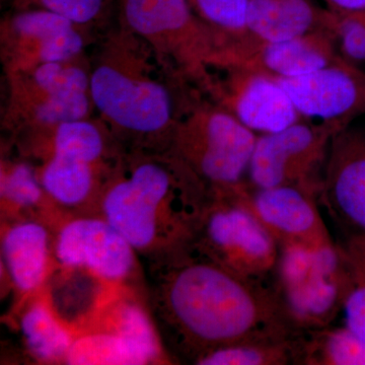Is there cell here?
<instances>
[{
	"label": "cell",
	"mask_w": 365,
	"mask_h": 365,
	"mask_svg": "<svg viewBox=\"0 0 365 365\" xmlns=\"http://www.w3.org/2000/svg\"><path fill=\"white\" fill-rule=\"evenodd\" d=\"M153 307L179 360L195 364L242 341L297 332L273 282L242 277L190 242L151 260Z\"/></svg>",
	"instance_id": "1"
},
{
	"label": "cell",
	"mask_w": 365,
	"mask_h": 365,
	"mask_svg": "<svg viewBox=\"0 0 365 365\" xmlns=\"http://www.w3.org/2000/svg\"><path fill=\"white\" fill-rule=\"evenodd\" d=\"M93 46L96 115L125 153L165 155L190 88L176 85L148 45L120 24L110 26Z\"/></svg>",
	"instance_id": "2"
},
{
	"label": "cell",
	"mask_w": 365,
	"mask_h": 365,
	"mask_svg": "<svg viewBox=\"0 0 365 365\" xmlns=\"http://www.w3.org/2000/svg\"><path fill=\"white\" fill-rule=\"evenodd\" d=\"M211 197L173 158L126 153L98 202L136 253L155 260L193 237Z\"/></svg>",
	"instance_id": "3"
},
{
	"label": "cell",
	"mask_w": 365,
	"mask_h": 365,
	"mask_svg": "<svg viewBox=\"0 0 365 365\" xmlns=\"http://www.w3.org/2000/svg\"><path fill=\"white\" fill-rule=\"evenodd\" d=\"M258 134L199 93L190 91L163 155L176 160L210 192L230 193L247 182Z\"/></svg>",
	"instance_id": "4"
},
{
	"label": "cell",
	"mask_w": 365,
	"mask_h": 365,
	"mask_svg": "<svg viewBox=\"0 0 365 365\" xmlns=\"http://www.w3.org/2000/svg\"><path fill=\"white\" fill-rule=\"evenodd\" d=\"M117 23L153 50L176 85L207 95L225 42L187 0H117Z\"/></svg>",
	"instance_id": "5"
},
{
	"label": "cell",
	"mask_w": 365,
	"mask_h": 365,
	"mask_svg": "<svg viewBox=\"0 0 365 365\" xmlns=\"http://www.w3.org/2000/svg\"><path fill=\"white\" fill-rule=\"evenodd\" d=\"M91 55L4 76L1 126L11 138L21 132L96 115L91 93Z\"/></svg>",
	"instance_id": "6"
},
{
	"label": "cell",
	"mask_w": 365,
	"mask_h": 365,
	"mask_svg": "<svg viewBox=\"0 0 365 365\" xmlns=\"http://www.w3.org/2000/svg\"><path fill=\"white\" fill-rule=\"evenodd\" d=\"M274 287L299 330L332 325L343 311L347 277L339 244L323 249L280 247Z\"/></svg>",
	"instance_id": "7"
},
{
	"label": "cell",
	"mask_w": 365,
	"mask_h": 365,
	"mask_svg": "<svg viewBox=\"0 0 365 365\" xmlns=\"http://www.w3.org/2000/svg\"><path fill=\"white\" fill-rule=\"evenodd\" d=\"M189 242L242 277L273 282L279 244L232 192L211 197Z\"/></svg>",
	"instance_id": "8"
},
{
	"label": "cell",
	"mask_w": 365,
	"mask_h": 365,
	"mask_svg": "<svg viewBox=\"0 0 365 365\" xmlns=\"http://www.w3.org/2000/svg\"><path fill=\"white\" fill-rule=\"evenodd\" d=\"M163 356L160 339L141 304L119 294L108 295L93 309L67 355L68 364L140 365Z\"/></svg>",
	"instance_id": "9"
},
{
	"label": "cell",
	"mask_w": 365,
	"mask_h": 365,
	"mask_svg": "<svg viewBox=\"0 0 365 365\" xmlns=\"http://www.w3.org/2000/svg\"><path fill=\"white\" fill-rule=\"evenodd\" d=\"M339 131L332 124L302 118L283 130L260 134L247 182L254 188L299 187L319 196L331 143Z\"/></svg>",
	"instance_id": "10"
},
{
	"label": "cell",
	"mask_w": 365,
	"mask_h": 365,
	"mask_svg": "<svg viewBox=\"0 0 365 365\" xmlns=\"http://www.w3.org/2000/svg\"><path fill=\"white\" fill-rule=\"evenodd\" d=\"M101 35L44 9L9 11L0 21L4 76L88 52Z\"/></svg>",
	"instance_id": "11"
},
{
	"label": "cell",
	"mask_w": 365,
	"mask_h": 365,
	"mask_svg": "<svg viewBox=\"0 0 365 365\" xmlns=\"http://www.w3.org/2000/svg\"><path fill=\"white\" fill-rule=\"evenodd\" d=\"M206 97L222 106L255 133H274L302 119L275 79L232 64L211 67Z\"/></svg>",
	"instance_id": "12"
},
{
	"label": "cell",
	"mask_w": 365,
	"mask_h": 365,
	"mask_svg": "<svg viewBox=\"0 0 365 365\" xmlns=\"http://www.w3.org/2000/svg\"><path fill=\"white\" fill-rule=\"evenodd\" d=\"M232 193L280 247L323 249L335 245L319 213V196L314 192L294 186L254 188L246 182Z\"/></svg>",
	"instance_id": "13"
},
{
	"label": "cell",
	"mask_w": 365,
	"mask_h": 365,
	"mask_svg": "<svg viewBox=\"0 0 365 365\" xmlns=\"http://www.w3.org/2000/svg\"><path fill=\"white\" fill-rule=\"evenodd\" d=\"M273 79L304 119L342 130L365 114V69L344 58L299 78Z\"/></svg>",
	"instance_id": "14"
},
{
	"label": "cell",
	"mask_w": 365,
	"mask_h": 365,
	"mask_svg": "<svg viewBox=\"0 0 365 365\" xmlns=\"http://www.w3.org/2000/svg\"><path fill=\"white\" fill-rule=\"evenodd\" d=\"M319 204L347 237H365V128L349 126L334 135Z\"/></svg>",
	"instance_id": "15"
},
{
	"label": "cell",
	"mask_w": 365,
	"mask_h": 365,
	"mask_svg": "<svg viewBox=\"0 0 365 365\" xmlns=\"http://www.w3.org/2000/svg\"><path fill=\"white\" fill-rule=\"evenodd\" d=\"M342 58L332 31L319 30L278 42H259L250 37L232 41L223 48L215 66L232 64L271 78H292Z\"/></svg>",
	"instance_id": "16"
},
{
	"label": "cell",
	"mask_w": 365,
	"mask_h": 365,
	"mask_svg": "<svg viewBox=\"0 0 365 365\" xmlns=\"http://www.w3.org/2000/svg\"><path fill=\"white\" fill-rule=\"evenodd\" d=\"M135 250L101 217H78L60 228L55 255L63 267L81 269L96 279L119 284L133 273Z\"/></svg>",
	"instance_id": "17"
},
{
	"label": "cell",
	"mask_w": 365,
	"mask_h": 365,
	"mask_svg": "<svg viewBox=\"0 0 365 365\" xmlns=\"http://www.w3.org/2000/svg\"><path fill=\"white\" fill-rule=\"evenodd\" d=\"M123 158L117 163H93L73 155H51L36 170L48 198L59 205L76 207L98 200Z\"/></svg>",
	"instance_id": "18"
},
{
	"label": "cell",
	"mask_w": 365,
	"mask_h": 365,
	"mask_svg": "<svg viewBox=\"0 0 365 365\" xmlns=\"http://www.w3.org/2000/svg\"><path fill=\"white\" fill-rule=\"evenodd\" d=\"M332 13L314 0H248V37L278 42L330 30Z\"/></svg>",
	"instance_id": "19"
},
{
	"label": "cell",
	"mask_w": 365,
	"mask_h": 365,
	"mask_svg": "<svg viewBox=\"0 0 365 365\" xmlns=\"http://www.w3.org/2000/svg\"><path fill=\"white\" fill-rule=\"evenodd\" d=\"M49 234L37 222H20L2 237V256L14 287L32 292L44 282L49 267Z\"/></svg>",
	"instance_id": "20"
},
{
	"label": "cell",
	"mask_w": 365,
	"mask_h": 365,
	"mask_svg": "<svg viewBox=\"0 0 365 365\" xmlns=\"http://www.w3.org/2000/svg\"><path fill=\"white\" fill-rule=\"evenodd\" d=\"M302 335L255 338L213 350L201 357L198 365H302Z\"/></svg>",
	"instance_id": "21"
},
{
	"label": "cell",
	"mask_w": 365,
	"mask_h": 365,
	"mask_svg": "<svg viewBox=\"0 0 365 365\" xmlns=\"http://www.w3.org/2000/svg\"><path fill=\"white\" fill-rule=\"evenodd\" d=\"M21 331L29 351L40 361H66L74 334L45 300L28 307L21 319Z\"/></svg>",
	"instance_id": "22"
},
{
	"label": "cell",
	"mask_w": 365,
	"mask_h": 365,
	"mask_svg": "<svg viewBox=\"0 0 365 365\" xmlns=\"http://www.w3.org/2000/svg\"><path fill=\"white\" fill-rule=\"evenodd\" d=\"M302 365H365V341L346 325L304 330Z\"/></svg>",
	"instance_id": "23"
},
{
	"label": "cell",
	"mask_w": 365,
	"mask_h": 365,
	"mask_svg": "<svg viewBox=\"0 0 365 365\" xmlns=\"http://www.w3.org/2000/svg\"><path fill=\"white\" fill-rule=\"evenodd\" d=\"M339 248L347 277L345 325L365 341V237H347Z\"/></svg>",
	"instance_id": "24"
},
{
	"label": "cell",
	"mask_w": 365,
	"mask_h": 365,
	"mask_svg": "<svg viewBox=\"0 0 365 365\" xmlns=\"http://www.w3.org/2000/svg\"><path fill=\"white\" fill-rule=\"evenodd\" d=\"M11 9H44L101 35L109 28L117 0H11Z\"/></svg>",
	"instance_id": "25"
},
{
	"label": "cell",
	"mask_w": 365,
	"mask_h": 365,
	"mask_svg": "<svg viewBox=\"0 0 365 365\" xmlns=\"http://www.w3.org/2000/svg\"><path fill=\"white\" fill-rule=\"evenodd\" d=\"M196 16L225 45L248 36V0H187Z\"/></svg>",
	"instance_id": "26"
},
{
	"label": "cell",
	"mask_w": 365,
	"mask_h": 365,
	"mask_svg": "<svg viewBox=\"0 0 365 365\" xmlns=\"http://www.w3.org/2000/svg\"><path fill=\"white\" fill-rule=\"evenodd\" d=\"M46 195L37 170L23 160H2L1 199L6 205L32 208L39 205Z\"/></svg>",
	"instance_id": "27"
},
{
	"label": "cell",
	"mask_w": 365,
	"mask_h": 365,
	"mask_svg": "<svg viewBox=\"0 0 365 365\" xmlns=\"http://www.w3.org/2000/svg\"><path fill=\"white\" fill-rule=\"evenodd\" d=\"M331 31L335 36L341 56L355 66H365V11L334 14Z\"/></svg>",
	"instance_id": "28"
},
{
	"label": "cell",
	"mask_w": 365,
	"mask_h": 365,
	"mask_svg": "<svg viewBox=\"0 0 365 365\" xmlns=\"http://www.w3.org/2000/svg\"><path fill=\"white\" fill-rule=\"evenodd\" d=\"M326 9L334 14H354L365 11V0H323Z\"/></svg>",
	"instance_id": "29"
},
{
	"label": "cell",
	"mask_w": 365,
	"mask_h": 365,
	"mask_svg": "<svg viewBox=\"0 0 365 365\" xmlns=\"http://www.w3.org/2000/svg\"><path fill=\"white\" fill-rule=\"evenodd\" d=\"M2 2H9L11 0H1Z\"/></svg>",
	"instance_id": "30"
}]
</instances>
